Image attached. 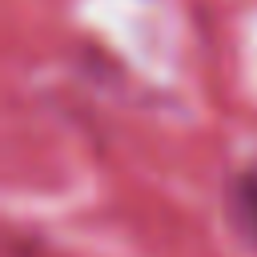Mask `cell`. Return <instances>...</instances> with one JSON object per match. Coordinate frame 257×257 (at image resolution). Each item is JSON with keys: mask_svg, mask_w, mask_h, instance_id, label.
Listing matches in <instances>:
<instances>
[{"mask_svg": "<svg viewBox=\"0 0 257 257\" xmlns=\"http://www.w3.org/2000/svg\"><path fill=\"white\" fill-rule=\"evenodd\" d=\"M237 205H241L245 225H249V229H253V237H257V173H249V177L237 185Z\"/></svg>", "mask_w": 257, "mask_h": 257, "instance_id": "1", "label": "cell"}]
</instances>
